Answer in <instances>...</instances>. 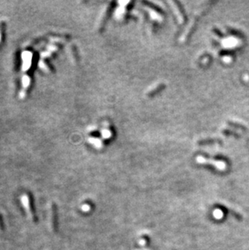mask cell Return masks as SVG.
I'll use <instances>...</instances> for the list:
<instances>
[{
  "instance_id": "obj_1",
  "label": "cell",
  "mask_w": 249,
  "mask_h": 250,
  "mask_svg": "<svg viewBox=\"0 0 249 250\" xmlns=\"http://www.w3.org/2000/svg\"><path fill=\"white\" fill-rule=\"evenodd\" d=\"M21 202L23 205V206H24V208H25L26 211H27L29 218H30L34 223H37V216H36L34 207H33V201H32V198H30V196L28 195V194H23V195L21 197Z\"/></svg>"
},
{
  "instance_id": "obj_2",
  "label": "cell",
  "mask_w": 249,
  "mask_h": 250,
  "mask_svg": "<svg viewBox=\"0 0 249 250\" xmlns=\"http://www.w3.org/2000/svg\"><path fill=\"white\" fill-rule=\"evenodd\" d=\"M49 224L50 228L53 232L57 231L58 227V211L55 203L53 202L50 206V216H49Z\"/></svg>"
},
{
  "instance_id": "obj_3",
  "label": "cell",
  "mask_w": 249,
  "mask_h": 250,
  "mask_svg": "<svg viewBox=\"0 0 249 250\" xmlns=\"http://www.w3.org/2000/svg\"><path fill=\"white\" fill-rule=\"evenodd\" d=\"M3 230H4L3 218L2 215L0 214V231H3Z\"/></svg>"
}]
</instances>
